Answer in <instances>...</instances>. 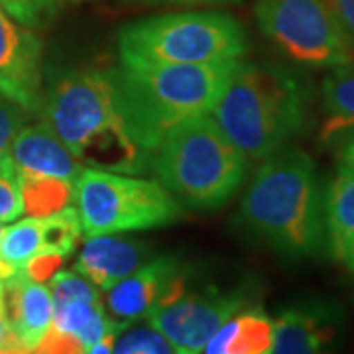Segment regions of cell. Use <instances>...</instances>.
I'll list each match as a JSON object with an SVG mask.
<instances>
[{
    "label": "cell",
    "instance_id": "obj_30",
    "mask_svg": "<svg viewBox=\"0 0 354 354\" xmlns=\"http://www.w3.org/2000/svg\"><path fill=\"white\" fill-rule=\"evenodd\" d=\"M2 348H16L8 333V325H6V317H4V305H2V295H0V351Z\"/></svg>",
    "mask_w": 354,
    "mask_h": 354
},
{
    "label": "cell",
    "instance_id": "obj_17",
    "mask_svg": "<svg viewBox=\"0 0 354 354\" xmlns=\"http://www.w3.org/2000/svg\"><path fill=\"white\" fill-rule=\"evenodd\" d=\"M274 321L260 309L239 311L211 337L203 354H270Z\"/></svg>",
    "mask_w": 354,
    "mask_h": 354
},
{
    "label": "cell",
    "instance_id": "obj_28",
    "mask_svg": "<svg viewBox=\"0 0 354 354\" xmlns=\"http://www.w3.org/2000/svg\"><path fill=\"white\" fill-rule=\"evenodd\" d=\"M329 2L339 20L344 41L354 55V0H329Z\"/></svg>",
    "mask_w": 354,
    "mask_h": 354
},
{
    "label": "cell",
    "instance_id": "obj_5",
    "mask_svg": "<svg viewBox=\"0 0 354 354\" xmlns=\"http://www.w3.org/2000/svg\"><path fill=\"white\" fill-rule=\"evenodd\" d=\"M152 167L171 195L199 209H215L241 187L248 160L207 114L171 127L152 153Z\"/></svg>",
    "mask_w": 354,
    "mask_h": 354
},
{
    "label": "cell",
    "instance_id": "obj_24",
    "mask_svg": "<svg viewBox=\"0 0 354 354\" xmlns=\"http://www.w3.org/2000/svg\"><path fill=\"white\" fill-rule=\"evenodd\" d=\"M64 0H0V10L26 28H41L59 12Z\"/></svg>",
    "mask_w": 354,
    "mask_h": 354
},
{
    "label": "cell",
    "instance_id": "obj_15",
    "mask_svg": "<svg viewBox=\"0 0 354 354\" xmlns=\"http://www.w3.org/2000/svg\"><path fill=\"white\" fill-rule=\"evenodd\" d=\"M148 260L150 248L146 244L118 234H99L85 242L75 272L85 276L97 290L106 291Z\"/></svg>",
    "mask_w": 354,
    "mask_h": 354
},
{
    "label": "cell",
    "instance_id": "obj_9",
    "mask_svg": "<svg viewBox=\"0 0 354 354\" xmlns=\"http://www.w3.org/2000/svg\"><path fill=\"white\" fill-rule=\"evenodd\" d=\"M244 305L241 293L183 291L148 315L153 329L171 342L176 354H201L205 344Z\"/></svg>",
    "mask_w": 354,
    "mask_h": 354
},
{
    "label": "cell",
    "instance_id": "obj_23",
    "mask_svg": "<svg viewBox=\"0 0 354 354\" xmlns=\"http://www.w3.org/2000/svg\"><path fill=\"white\" fill-rule=\"evenodd\" d=\"M24 215L20 169L14 164L10 153L0 156V223H14Z\"/></svg>",
    "mask_w": 354,
    "mask_h": 354
},
{
    "label": "cell",
    "instance_id": "obj_16",
    "mask_svg": "<svg viewBox=\"0 0 354 354\" xmlns=\"http://www.w3.org/2000/svg\"><path fill=\"white\" fill-rule=\"evenodd\" d=\"M8 153L22 174L59 177L73 181L83 171V165L67 150L53 128L44 120L22 130L10 142Z\"/></svg>",
    "mask_w": 354,
    "mask_h": 354
},
{
    "label": "cell",
    "instance_id": "obj_29",
    "mask_svg": "<svg viewBox=\"0 0 354 354\" xmlns=\"http://www.w3.org/2000/svg\"><path fill=\"white\" fill-rule=\"evenodd\" d=\"M339 167L354 169V132L346 134L339 148Z\"/></svg>",
    "mask_w": 354,
    "mask_h": 354
},
{
    "label": "cell",
    "instance_id": "obj_8",
    "mask_svg": "<svg viewBox=\"0 0 354 354\" xmlns=\"http://www.w3.org/2000/svg\"><path fill=\"white\" fill-rule=\"evenodd\" d=\"M266 38L295 64L323 69L353 62L329 0H254Z\"/></svg>",
    "mask_w": 354,
    "mask_h": 354
},
{
    "label": "cell",
    "instance_id": "obj_26",
    "mask_svg": "<svg viewBox=\"0 0 354 354\" xmlns=\"http://www.w3.org/2000/svg\"><path fill=\"white\" fill-rule=\"evenodd\" d=\"M88 351L77 341L73 335L59 333V330L51 329L46 333V337L41 339L38 346L30 354H87Z\"/></svg>",
    "mask_w": 354,
    "mask_h": 354
},
{
    "label": "cell",
    "instance_id": "obj_25",
    "mask_svg": "<svg viewBox=\"0 0 354 354\" xmlns=\"http://www.w3.org/2000/svg\"><path fill=\"white\" fill-rule=\"evenodd\" d=\"M28 114L18 104L0 97V156L8 152L14 136L22 130Z\"/></svg>",
    "mask_w": 354,
    "mask_h": 354
},
{
    "label": "cell",
    "instance_id": "obj_21",
    "mask_svg": "<svg viewBox=\"0 0 354 354\" xmlns=\"http://www.w3.org/2000/svg\"><path fill=\"white\" fill-rule=\"evenodd\" d=\"M46 252L44 244V221L28 216L12 227H4L0 236V260L24 268V264L36 254Z\"/></svg>",
    "mask_w": 354,
    "mask_h": 354
},
{
    "label": "cell",
    "instance_id": "obj_19",
    "mask_svg": "<svg viewBox=\"0 0 354 354\" xmlns=\"http://www.w3.org/2000/svg\"><path fill=\"white\" fill-rule=\"evenodd\" d=\"M325 241L330 256L344 262L354 242V169L339 167L325 193Z\"/></svg>",
    "mask_w": 354,
    "mask_h": 354
},
{
    "label": "cell",
    "instance_id": "obj_13",
    "mask_svg": "<svg viewBox=\"0 0 354 354\" xmlns=\"http://www.w3.org/2000/svg\"><path fill=\"white\" fill-rule=\"evenodd\" d=\"M339 325L337 305L309 301L290 307L274 321L270 354H337Z\"/></svg>",
    "mask_w": 354,
    "mask_h": 354
},
{
    "label": "cell",
    "instance_id": "obj_31",
    "mask_svg": "<svg viewBox=\"0 0 354 354\" xmlns=\"http://www.w3.org/2000/svg\"><path fill=\"white\" fill-rule=\"evenodd\" d=\"M116 333H118V330H116ZM116 333H111V335H106L102 341L95 342V344L88 348L87 354H113V341Z\"/></svg>",
    "mask_w": 354,
    "mask_h": 354
},
{
    "label": "cell",
    "instance_id": "obj_18",
    "mask_svg": "<svg viewBox=\"0 0 354 354\" xmlns=\"http://www.w3.org/2000/svg\"><path fill=\"white\" fill-rule=\"evenodd\" d=\"M323 124L321 144H333L354 132V62L330 67L323 79Z\"/></svg>",
    "mask_w": 354,
    "mask_h": 354
},
{
    "label": "cell",
    "instance_id": "obj_6",
    "mask_svg": "<svg viewBox=\"0 0 354 354\" xmlns=\"http://www.w3.org/2000/svg\"><path fill=\"white\" fill-rule=\"evenodd\" d=\"M246 51L244 28L225 12L152 16L124 26L118 34L124 67L213 64L241 59Z\"/></svg>",
    "mask_w": 354,
    "mask_h": 354
},
{
    "label": "cell",
    "instance_id": "obj_14",
    "mask_svg": "<svg viewBox=\"0 0 354 354\" xmlns=\"http://www.w3.org/2000/svg\"><path fill=\"white\" fill-rule=\"evenodd\" d=\"M2 305L8 333L16 348L34 351L51 327V291L18 270L2 290Z\"/></svg>",
    "mask_w": 354,
    "mask_h": 354
},
{
    "label": "cell",
    "instance_id": "obj_4",
    "mask_svg": "<svg viewBox=\"0 0 354 354\" xmlns=\"http://www.w3.org/2000/svg\"><path fill=\"white\" fill-rule=\"evenodd\" d=\"M241 59L113 69L114 85L138 146L150 156L171 127L211 113Z\"/></svg>",
    "mask_w": 354,
    "mask_h": 354
},
{
    "label": "cell",
    "instance_id": "obj_3",
    "mask_svg": "<svg viewBox=\"0 0 354 354\" xmlns=\"http://www.w3.org/2000/svg\"><path fill=\"white\" fill-rule=\"evenodd\" d=\"M241 216L279 252H317L325 241V193L309 153L286 146L262 160L244 193Z\"/></svg>",
    "mask_w": 354,
    "mask_h": 354
},
{
    "label": "cell",
    "instance_id": "obj_12",
    "mask_svg": "<svg viewBox=\"0 0 354 354\" xmlns=\"http://www.w3.org/2000/svg\"><path fill=\"white\" fill-rule=\"evenodd\" d=\"M51 281V329L73 335L83 346L104 339L113 321L101 304L99 290L79 272H57Z\"/></svg>",
    "mask_w": 354,
    "mask_h": 354
},
{
    "label": "cell",
    "instance_id": "obj_32",
    "mask_svg": "<svg viewBox=\"0 0 354 354\" xmlns=\"http://www.w3.org/2000/svg\"><path fill=\"white\" fill-rule=\"evenodd\" d=\"M169 2H181V4H216V2H239V0H169Z\"/></svg>",
    "mask_w": 354,
    "mask_h": 354
},
{
    "label": "cell",
    "instance_id": "obj_27",
    "mask_svg": "<svg viewBox=\"0 0 354 354\" xmlns=\"http://www.w3.org/2000/svg\"><path fill=\"white\" fill-rule=\"evenodd\" d=\"M67 260L65 256L62 254H53V252H44V254H36L34 258H30L28 262L22 268L26 276L34 281H39V283H46L50 281L59 270L62 266Z\"/></svg>",
    "mask_w": 354,
    "mask_h": 354
},
{
    "label": "cell",
    "instance_id": "obj_33",
    "mask_svg": "<svg viewBox=\"0 0 354 354\" xmlns=\"http://www.w3.org/2000/svg\"><path fill=\"white\" fill-rule=\"evenodd\" d=\"M344 264L351 268V272H354V242L353 246L348 248V254H346V258H344Z\"/></svg>",
    "mask_w": 354,
    "mask_h": 354
},
{
    "label": "cell",
    "instance_id": "obj_11",
    "mask_svg": "<svg viewBox=\"0 0 354 354\" xmlns=\"http://www.w3.org/2000/svg\"><path fill=\"white\" fill-rule=\"evenodd\" d=\"M185 290V278L176 260L156 258L106 290V309L113 321L127 325L148 317L156 307L176 299Z\"/></svg>",
    "mask_w": 354,
    "mask_h": 354
},
{
    "label": "cell",
    "instance_id": "obj_20",
    "mask_svg": "<svg viewBox=\"0 0 354 354\" xmlns=\"http://www.w3.org/2000/svg\"><path fill=\"white\" fill-rule=\"evenodd\" d=\"M24 215L41 218L64 211L75 201V183L59 177L20 171Z\"/></svg>",
    "mask_w": 354,
    "mask_h": 354
},
{
    "label": "cell",
    "instance_id": "obj_2",
    "mask_svg": "<svg viewBox=\"0 0 354 354\" xmlns=\"http://www.w3.org/2000/svg\"><path fill=\"white\" fill-rule=\"evenodd\" d=\"M309 95L301 79L272 64H242L209 116L232 146L262 162L301 134Z\"/></svg>",
    "mask_w": 354,
    "mask_h": 354
},
{
    "label": "cell",
    "instance_id": "obj_22",
    "mask_svg": "<svg viewBox=\"0 0 354 354\" xmlns=\"http://www.w3.org/2000/svg\"><path fill=\"white\" fill-rule=\"evenodd\" d=\"M113 354H176L171 342L152 325H122L114 335Z\"/></svg>",
    "mask_w": 354,
    "mask_h": 354
},
{
    "label": "cell",
    "instance_id": "obj_7",
    "mask_svg": "<svg viewBox=\"0 0 354 354\" xmlns=\"http://www.w3.org/2000/svg\"><path fill=\"white\" fill-rule=\"evenodd\" d=\"M77 213L91 236L165 227L181 207L160 181L83 167L75 179Z\"/></svg>",
    "mask_w": 354,
    "mask_h": 354
},
{
    "label": "cell",
    "instance_id": "obj_1",
    "mask_svg": "<svg viewBox=\"0 0 354 354\" xmlns=\"http://www.w3.org/2000/svg\"><path fill=\"white\" fill-rule=\"evenodd\" d=\"M44 116L79 162L136 176L152 165L128 128L113 69L65 73L44 99Z\"/></svg>",
    "mask_w": 354,
    "mask_h": 354
},
{
    "label": "cell",
    "instance_id": "obj_10",
    "mask_svg": "<svg viewBox=\"0 0 354 354\" xmlns=\"http://www.w3.org/2000/svg\"><path fill=\"white\" fill-rule=\"evenodd\" d=\"M44 46L26 26L0 10V97L26 113L44 104Z\"/></svg>",
    "mask_w": 354,
    "mask_h": 354
}]
</instances>
